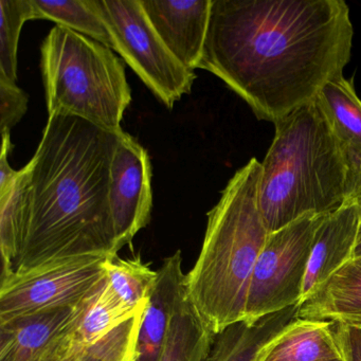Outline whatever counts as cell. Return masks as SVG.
<instances>
[{"label":"cell","mask_w":361,"mask_h":361,"mask_svg":"<svg viewBox=\"0 0 361 361\" xmlns=\"http://www.w3.org/2000/svg\"><path fill=\"white\" fill-rule=\"evenodd\" d=\"M361 257V223L359 226L358 236H357L356 246H355L354 252H353V257Z\"/></svg>","instance_id":"cell-28"},{"label":"cell","mask_w":361,"mask_h":361,"mask_svg":"<svg viewBox=\"0 0 361 361\" xmlns=\"http://www.w3.org/2000/svg\"><path fill=\"white\" fill-rule=\"evenodd\" d=\"M30 189V164L18 171V176L7 192L0 194V250L1 276L13 271L20 255L26 224Z\"/></svg>","instance_id":"cell-20"},{"label":"cell","mask_w":361,"mask_h":361,"mask_svg":"<svg viewBox=\"0 0 361 361\" xmlns=\"http://www.w3.org/2000/svg\"><path fill=\"white\" fill-rule=\"evenodd\" d=\"M0 75L16 83L20 31L37 14L32 0H0Z\"/></svg>","instance_id":"cell-23"},{"label":"cell","mask_w":361,"mask_h":361,"mask_svg":"<svg viewBox=\"0 0 361 361\" xmlns=\"http://www.w3.org/2000/svg\"><path fill=\"white\" fill-rule=\"evenodd\" d=\"M329 321L298 319L262 353L257 361H334L342 359Z\"/></svg>","instance_id":"cell-17"},{"label":"cell","mask_w":361,"mask_h":361,"mask_svg":"<svg viewBox=\"0 0 361 361\" xmlns=\"http://www.w3.org/2000/svg\"><path fill=\"white\" fill-rule=\"evenodd\" d=\"M145 305L138 308L126 304L105 279L100 288L88 298L78 325L75 344L90 348L111 331L132 320Z\"/></svg>","instance_id":"cell-19"},{"label":"cell","mask_w":361,"mask_h":361,"mask_svg":"<svg viewBox=\"0 0 361 361\" xmlns=\"http://www.w3.org/2000/svg\"><path fill=\"white\" fill-rule=\"evenodd\" d=\"M152 26L173 56L190 71L200 67L213 0H140Z\"/></svg>","instance_id":"cell-11"},{"label":"cell","mask_w":361,"mask_h":361,"mask_svg":"<svg viewBox=\"0 0 361 361\" xmlns=\"http://www.w3.org/2000/svg\"><path fill=\"white\" fill-rule=\"evenodd\" d=\"M126 361H139V355L138 352L135 353V354L130 355Z\"/></svg>","instance_id":"cell-29"},{"label":"cell","mask_w":361,"mask_h":361,"mask_svg":"<svg viewBox=\"0 0 361 361\" xmlns=\"http://www.w3.org/2000/svg\"><path fill=\"white\" fill-rule=\"evenodd\" d=\"M360 223L358 207L352 200L324 215L314 234L302 301L352 259Z\"/></svg>","instance_id":"cell-12"},{"label":"cell","mask_w":361,"mask_h":361,"mask_svg":"<svg viewBox=\"0 0 361 361\" xmlns=\"http://www.w3.org/2000/svg\"><path fill=\"white\" fill-rule=\"evenodd\" d=\"M334 334L344 361H361V327L333 323Z\"/></svg>","instance_id":"cell-26"},{"label":"cell","mask_w":361,"mask_h":361,"mask_svg":"<svg viewBox=\"0 0 361 361\" xmlns=\"http://www.w3.org/2000/svg\"><path fill=\"white\" fill-rule=\"evenodd\" d=\"M32 3L37 20H52L58 26L86 35L111 49L109 29L92 0H32Z\"/></svg>","instance_id":"cell-21"},{"label":"cell","mask_w":361,"mask_h":361,"mask_svg":"<svg viewBox=\"0 0 361 361\" xmlns=\"http://www.w3.org/2000/svg\"><path fill=\"white\" fill-rule=\"evenodd\" d=\"M104 267L107 282L126 304L138 308L149 303L158 276L149 264L139 257L121 259L117 255L107 257Z\"/></svg>","instance_id":"cell-22"},{"label":"cell","mask_w":361,"mask_h":361,"mask_svg":"<svg viewBox=\"0 0 361 361\" xmlns=\"http://www.w3.org/2000/svg\"><path fill=\"white\" fill-rule=\"evenodd\" d=\"M111 202L120 250L149 225L153 208L151 159L147 149L126 132L111 164Z\"/></svg>","instance_id":"cell-9"},{"label":"cell","mask_w":361,"mask_h":361,"mask_svg":"<svg viewBox=\"0 0 361 361\" xmlns=\"http://www.w3.org/2000/svg\"><path fill=\"white\" fill-rule=\"evenodd\" d=\"M28 109V96L16 83L0 75V130L10 134Z\"/></svg>","instance_id":"cell-25"},{"label":"cell","mask_w":361,"mask_h":361,"mask_svg":"<svg viewBox=\"0 0 361 361\" xmlns=\"http://www.w3.org/2000/svg\"><path fill=\"white\" fill-rule=\"evenodd\" d=\"M48 115L65 114L113 133L132 102L124 61L113 49L62 26H54L41 47Z\"/></svg>","instance_id":"cell-5"},{"label":"cell","mask_w":361,"mask_h":361,"mask_svg":"<svg viewBox=\"0 0 361 361\" xmlns=\"http://www.w3.org/2000/svg\"><path fill=\"white\" fill-rule=\"evenodd\" d=\"M299 305L248 322L240 321L217 334L209 361H257L263 350L298 320Z\"/></svg>","instance_id":"cell-16"},{"label":"cell","mask_w":361,"mask_h":361,"mask_svg":"<svg viewBox=\"0 0 361 361\" xmlns=\"http://www.w3.org/2000/svg\"><path fill=\"white\" fill-rule=\"evenodd\" d=\"M316 100L345 156L353 194L361 181V100L353 82L343 77L329 82Z\"/></svg>","instance_id":"cell-15"},{"label":"cell","mask_w":361,"mask_h":361,"mask_svg":"<svg viewBox=\"0 0 361 361\" xmlns=\"http://www.w3.org/2000/svg\"><path fill=\"white\" fill-rule=\"evenodd\" d=\"M334 361H344V360H343V358H342V359H339V360H334Z\"/></svg>","instance_id":"cell-30"},{"label":"cell","mask_w":361,"mask_h":361,"mask_svg":"<svg viewBox=\"0 0 361 361\" xmlns=\"http://www.w3.org/2000/svg\"><path fill=\"white\" fill-rule=\"evenodd\" d=\"M107 257H80L1 276L0 324L75 307L106 279Z\"/></svg>","instance_id":"cell-8"},{"label":"cell","mask_w":361,"mask_h":361,"mask_svg":"<svg viewBox=\"0 0 361 361\" xmlns=\"http://www.w3.org/2000/svg\"><path fill=\"white\" fill-rule=\"evenodd\" d=\"M262 164L259 208L269 233L350 200V169L317 100L279 120Z\"/></svg>","instance_id":"cell-4"},{"label":"cell","mask_w":361,"mask_h":361,"mask_svg":"<svg viewBox=\"0 0 361 361\" xmlns=\"http://www.w3.org/2000/svg\"><path fill=\"white\" fill-rule=\"evenodd\" d=\"M104 20L111 49L169 109L190 94L195 71L183 66L156 32L140 0H92Z\"/></svg>","instance_id":"cell-6"},{"label":"cell","mask_w":361,"mask_h":361,"mask_svg":"<svg viewBox=\"0 0 361 361\" xmlns=\"http://www.w3.org/2000/svg\"><path fill=\"white\" fill-rule=\"evenodd\" d=\"M353 37L343 0H213L198 69L274 124L343 77Z\"/></svg>","instance_id":"cell-1"},{"label":"cell","mask_w":361,"mask_h":361,"mask_svg":"<svg viewBox=\"0 0 361 361\" xmlns=\"http://www.w3.org/2000/svg\"><path fill=\"white\" fill-rule=\"evenodd\" d=\"M143 314L138 339L139 361H158L171 323L185 297V274L181 251L164 259Z\"/></svg>","instance_id":"cell-13"},{"label":"cell","mask_w":361,"mask_h":361,"mask_svg":"<svg viewBox=\"0 0 361 361\" xmlns=\"http://www.w3.org/2000/svg\"><path fill=\"white\" fill-rule=\"evenodd\" d=\"M323 217L304 215L269 233L253 270L245 321L301 303L314 234Z\"/></svg>","instance_id":"cell-7"},{"label":"cell","mask_w":361,"mask_h":361,"mask_svg":"<svg viewBox=\"0 0 361 361\" xmlns=\"http://www.w3.org/2000/svg\"><path fill=\"white\" fill-rule=\"evenodd\" d=\"M122 133L75 116H49L29 162L26 224L12 272L67 259L118 255L111 164Z\"/></svg>","instance_id":"cell-2"},{"label":"cell","mask_w":361,"mask_h":361,"mask_svg":"<svg viewBox=\"0 0 361 361\" xmlns=\"http://www.w3.org/2000/svg\"><path fill=\"white\" fill-rule=\"evenodd\" d=\"M298 318L361 327V257L350 259L306 297Z\"/></svg>","instance_id":"cell-14"},{"label":"cell","mask_w":361,"mask_h":361,"mask_svg":"<svg viewBox=\"0 0 361 361\" xmlns=\"http://www.w3.org/2000/svg\"><path fill=\"white\" fill-rule=\"evenodd\" d=\"M130 346V335L124 329H116L90 348L77 346L66 361H123Z\"/></svg>","instance_id":"cell-24"},{"label":"cell","mask_w":361,"mask_h":361,"mask_svg":"<svg viewBox=\"0 0 361 361\" xmlns=\"http://www.w3.org/2000/svg\"><path fill=\"white\" fill-rule=\"evenodd\" d=\"M350 200L354 202L356 204V206L358 207L359 213H360L361 216V181L358 183L356 188H355L354 192H353L352 197H350Z\"/></svg>","instance_id":"cell-27"},{"label":"cell","mask_w":361,"mask_h":361,"mask_svg":"<svg viewBox=\"0 0 361 361\" xmlns=\"http://www.w3.org/2000/svg\"><path fill=\"white\" fill-rule=\"evenodd\" d=\"M215 336L185 295L171 323L158 361H209Z\"/></svg>","instance_id":"cell-18"},{"label":"cell","mask_w":361,"mask_h":361,"mask_svg":"<svg viewBox=\"0 0 361 361\" xmlns=\"http://www.w3.org/2000/svg\"><path fill=\"white\" fill-rule=\"evenodd\" d=\"M85 302L0 324V361H66L77 348Z\"/></svg>","instance_id":"cell-10"},{"label":"cell","mask_w":361,"mask_h":361,"mask_svg":"<svg viewBox=\"0 0 361 361\" xmlns=\"http://www.w3.org/2000/svg\"><path fill=\"white\" fill-rule=\"evenodd\" d=\"M261 176V162L251 158L228 181L185 274L188 299L216 335L244 320L253 270L269 235L259 208Z\"/></svg>","instance_id":"cell-3"}]
</instances>
